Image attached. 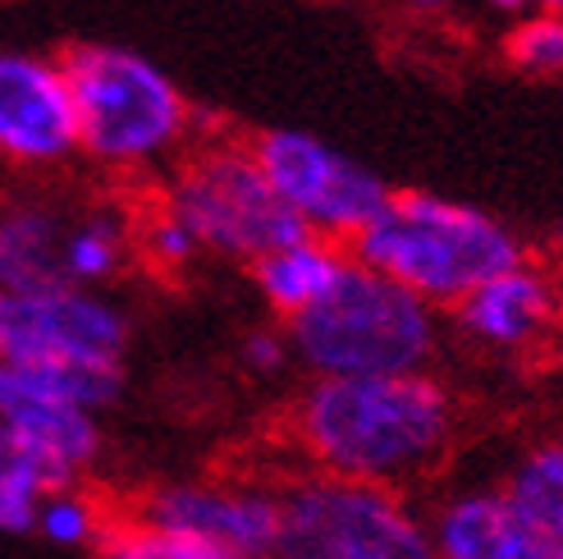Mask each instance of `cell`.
<instances>
[{
  "label": "cell",
  "instance_id": "484cf974",
  "mask_svg": "<svg viewBox=\"0 0 563 559\" xmlns=\"http://www.w3.org/2000/svg\"><path fill=\"white\" fill-rule=\"evenodd\" d=\"M550 6H559V10H563V0H550Z\"/></svg>",
  "mask_w": 563,
  "mask_h": 559
},
{
  "label": "cell",
  "instance_id": "cb8c5ba5",
  "mask_svg": "<svg viewBox=\"0 0 563 559\" xmlns=\"http://www.w3.org/2000/svg\"><path fill=\"white\" fill-rule=\"evenodd\" d=\"M495 6H504V10H518V6H527V0H495Z\"/></svg>",
  "mask_w": 563,
  "mask_h": 559
},
{
  "label": "cell",
  "instance_id": "2e32d148",
  "mask_svg": "<svg viewBox=\"0 0 563 559\" xmlns=\"http://www.w3.org/2000/svg\"><path fill=\"white\" fill-rule=\"evenodd\" d=\"M504 495L563 546V436L522 450L504 478Z\"/></svg>",
  "mask_w": 563,
  "mask_h": 559
},
{
  "label": "cell",
  "instance_id": "277c9868",
  "mask_svg": "<svg viewBox=\"0 0 563 559\" xmlns=\"http://www.w3.org/2000/svg\"><path fill=\"white\" fill-rule=\"evenodd\" d=\"M78 106L82 152L110 171H133L170 152L188 129V101L156 61L129 46L78 42L60 55Z\"/></svg>",
  "mask_w": 563,
  "mask_h": 559
},
{
  "label": "cell",
  "instance_id": "3957f363",
  "mask_svg": "<svg viewBox=\"0 0 563 559\" xmlns=\"http://www.w3.org/2000/svg\"><path fill=\"white\" fill-rule=\"evenodd\" d=\"M289 349L312 376H412L435 353V307L349 257L334 289L289 321Z\"/></svg>",
  "mask_w": 563,
  "mask_h": 559
},
{
  "label": "cell",
  "instance_id": "ba28073f",
  "mask_svg": "<svg viewBox=\"0 0 563 559\" xmlns=\"http://www.w3.org/2000/svg\"><path fill=\"white\" fill-rule=\"evenodd\" d=\"M129 317L97 289L0 294V362H92L124 368Z\"/></svg>",
  "mask_w": 563,
  "mask_h": 559
},
{
  "label": "cell",
  "instance_id": "7c38bea8",
  "mask_svg": "<svg viewBox=\"0 0 563 559\" xmlns=\"http://www.w3.org/2000/svg\"><path fill=\"white\" fill-rule=\"evenodd\" d=\"M0 423L14 436H23L46 463H55V472H60L69 486H82L88 468L101 454L97 413L65 404L60 395H51L42 381L14 368V362H0Z\"/></svg>",
  "mask_w": 563,
  "mask_h": 559
},
{
  "label": "cell",
  "instance_id": "ffe728a7",
  "mask_svg": "<svg viewBox=\"0 0 563 559\" xmlns=\"http://www.w3.org/2000/svg\"><path fill=\"white\" fill-rule=\"evenodd\" d=\"M509 61L531 74H563V19L545 14L514 28L509 37Z\"/></svg>",
  "mask_w": 563,
  "mask_h": 559
},
{
  "label": "cell",
  "instance_id": "5bb4252c",
  "mask_svg": "<svg viewBox=\"0 0 563 559\" xmlns=\"http://www.w3.org/2000/svg\"><path fill=\"white\" fill-rule=\"evenodd\" d=\"M65 230L51 207H14L0 216V294L60 289L65 280Z\"/></svg>",
  "mask_w": 563,
  "mask_h": 559
},
{
  "label": "cell",
  "instance_id": "ac0fdd59",
  "mask_svg": "<svg viewBox=\"0 0 563 559\" xmlns=\"http://www.w3.org/2000/svg\"><path fill=\"white\" fill-rule=\"evenodd\" d=\"M97 555L101 559H247V555H234L224 546L170 533V527H156L137 514H110V527H106Z\"/></svg>",
  "mask_w": 563,
  "mask_h": 559
},
{
  "label": "cell",
  "instance_id": "9a60e30c",
  "mask_svg": "<svg viewBox=\"0 0 563 559\" xmlns=\"http://www.w3.org/2000/svg\"><path fill=\"white\" fill-rule=\"evenodd\" d=\"M344 266H349V253L340 243L302 239V243L285 248V253L262 257L252 266V280H257V294L271 303V313L294 321L334 289V280H340Z\"/></svg>",
  "mask_w": 563,
  "mask_h": 559
},
{
  "label": "cell",
  "instance_id": "9c48e42d",
  "mask_svg": "<svg viewBox=\"0 0 563 559\" xmlns=\"http://www.w3.org/2000/svg\"><path fill=\"white\" fill-rule=\"evenodd\" d=\"M137 518L170 533L224 546L247 559H271L279 533V486L247 478H202V482H165L137 500Z\"/></svg>",
  "mask_w": 563,
  "mask_h": 559
},
{
  "label": "cell",
  "instance_id": "4fadbf2b",
  "mask_svg": "<svg viewBox=\"0 0 563 559\" xmlns=\"http://www.w3.org/2000/svg\"><path fill=\"white\" fill-rule=\"evenodd\" d=\"M563 317L559 285L537 266H514L459 303V326L467 340L490 353H531Z\"/></svg>",
  "mask_w": 563,
  "mask_h": 559
},
{
  "label": "cell",
  "instance_id": "52a82bcc",
  "mask_svg": "<svg viewBox=\"0 0 563 559\" xmlns=\"http://www.w3.org/2000/svg\"><path fill=\"white\" fill-rule=\"evenodd\" d=\"M252 156H257L279 198L312 230V239L325 243H353L367 226H376L394 198L385 179L372 175L367 165H357L340 147L298 129L262 133L252 143Z\"/></svg>",
  "mask_w": 563,
  "mask_h": 559
},
{
  "label": "cell",
  "instance_id": "30bf717a",
  "mask_svg": "<svg viewBox=\"0 0 563 559\" xmlns=\"http://www.w3.org/2000/svg\"><path fill=\"white\" fill-rule=\"evenodd\" d=\"M74 152H82V138L65 65L33 51H0V156L42 171Z\"/></svg>",
  "mask_w": 563,
  "mask_h": 559
},
{
  "label": "cell",
  "instance_id": "8fae6325",
  "mask_svg": "<svg viewBox=\"0 0 563 559\" xmlns=\"http://www.w3.org/2000/svg\"><path fill=\"white\" fill-rule=\"evenodd\" d=\"M435 559H563V546L531 523L504 486H467L427 514Z\"/></svg>",
  "mask_w": 563,
  "mask_h": 559
},
{
  "label": "cell",
  "instance_id": "d4e9b609",
  "mask_svg": "<svg viewBox=\"0 0 563 559\" xmlns=\"http://www.w3.org/2000/svg\"><path fill=\"white\" fill-rule=\"evenodd\" d=\"M412 6H421V10H431V6H440V0H412Z\"/></svg>",
  "mask_w": 563,
  "mask_h": 559
},
{
  "label": "cell",
  "instance_id": "7a4b0ae2",
  "mask_svg": "<svg viewBox=\"0 0 563 559\" xmlns=\"http://www.w3.org/2000/svg\"><path fill=\"white\" fill-rule=\"evenodd\" d=\"M349 257L421 303L459 307L486 280L522 266V243L486 211L408 188L394 193L376 226L349 243Z\"/></svg>",
  "mask_w": 563,
  "mask_h": 559
},
{
  "label": "cell",
  "instance_id": "5b68a950",
  "mask_svg": "<svg viewBox=\"0 0 563 559\" xmlns=\"http://www.w3.org/2000/svg\"><path fill=\"white\" fill-rule=\"evenodd\" d=\"M271 559H435V546L404 491L302 472L279 482Z\"/></svg>",
  "mask_w": 563,
  "mask_h": 559
},
{
  "label": "cell",
  "instance_id": "e0dca14e",
  "mask_svg": "<svg viewBox=\"0 0 563 559\" xmlns=\"http://www.w3.org/2000/svg\"><path fill=\"white\" fill-rule=\"evenodd\" d=\"M129 257V226L120 216L97 211L65 230V280L74 289H97L110 275L124 271Z\"/></svg>",
  "mask_w": 563,
  "mask_h": 559
},
{
  "label": "cell",
  "instance_id": "83f0119b",
  "mask_svg": "<svg viewBox=\"0 0 563 559\" xmlns=\"http://www.w3.org/2000/svg\"><path fill=\"white\" fill-rule=\"evenodd\" d=\"M559 330H563V317H559Z\"/></svg>",
  "mask_w": 563,
  "mask_h": 559
},
{
  "label": "cell",
  "instance_id": "6da1fadb",
  "mask_svg": "<svg viewBox=\"0 0 563 559\" xmlns=\"http://www.w3.org/2000/svg\"><path fill=\"white\" fill-rule=\"evenodd\" d=\"M454 431V395L427 372L312 376L289 408V440L307 459V472L389 491L435 472Z\"/></svg>",
  "mask_w": 563,
  "mask_h": 559
},
{
  "label": "cell",
  "instance_id": "d6986e66",
  "mask_svg": "<svg viewBox=\"0 0 563 559\" xmlns=\"http://www.w3.org/2000/svg\"><path fill=\"white\" fill-rule=\"evenodd\" d=\"M106 527H110V509H101L82 486H69V491H51L37 505L33 537L55 550H97Z\"/></svg>",
  "mask_w": 563,
  "mask_h": 559
},
{
  "label": "cell",
  "instance_id": "44dd1931",
  "mask_svg": "<svg viewBox=\"0 0 563 559\" xmlns=\"http://www.w3.org/2000/svg\"><path fill=\"white\" fill-rule=\"evenodd\" d=\"M42 500L46 491L37 482H27L14 468H0V537H33Z\"/></svg>",
  "mask_w": 563,
  "mask_h": 559
},
{
  "label": "cell",
  "instance_id": "603a6c76",
  "mask_svg": "<svg viewBox=\"0 0 563 559\" xmlns=\"http://www.w3.org/2000/svg\"><path fill=\"white\" fill-rule=\"evenodd\" d=\"M289 358H294L289 335H279V330H252L243 340V368L257 376H279L289 368Z\"/></svg>",
  "mask_w": 563,
  "mask_h": 559
},
{
  "label": "cell",
  "instance_id": "8992f818",
  "mask_svg": "<svg viewBox=\"0 0 563 559\" xmlns=\"http://www.w3.org/2000/svg\"><path fill=\"white\" fill-rule=\"evenodd\" d=\"M161 211L175 216L197 248L252 266L312 239L298 211L266 179L252 147H207L202 156H192L165 188Z\"/></svg>",
  "mask_w": 563,
  "mask_h": 559
},
{
  "label": "cell",
  "instance_id": "4316f807",
  "mask_svg": "<svg viewBox=\"0 0 563 559\" xmlns=\"http://www.w3.org/2000/svg\"><path fill=\"white\" fill-rule=\"evenodd\" d=\"M559 248H563V230H559Z\"/></svg>",
  "mask_w": 563,
  "mask_h": 559
},
{
  "label": "cell",
  "instance_id": "7402d4cb",
  "mask_svg": "<svg viewBox=\"0 0 563 559\" xmlns=\"http://www.w3.org/2000/svg\"><path fill=\"white\" fill-rule=\"evenodd\" d=\"M143 253H147V262L161 266V271H184L197 253H202V248H197V239L179 226L175 216L156 211V216L147 220V230H143Z\"/></svg>",
  "mask_w": 563,
  "mask_h": 559
}]
</instances>
